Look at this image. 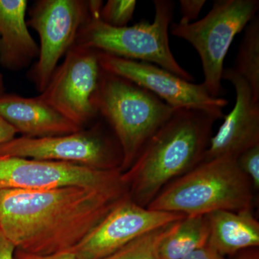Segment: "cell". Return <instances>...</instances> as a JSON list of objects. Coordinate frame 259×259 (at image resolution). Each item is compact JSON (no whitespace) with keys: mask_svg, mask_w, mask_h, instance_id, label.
I'll use <instances>...</instances> for the list:
<instances>
[{"mask_svg":"<svg viewBox=\"0 0 259 259\" xmlns=\"http://www.w3.org/2000/svg\"><path fill=\"white\" fill-rule=\"evenodd\" d=\"M209 225L207 245L223 256L258 248L259 223L252 209L218 210L206 215Z\"/></svg>","mask_w":259,"mask_h":259,"instance_id":"obj_16","label":"cell"},{"mask_svg":"<svg viewBox=\"0 0 259 259\" xmlns=\"http://www.w3.org/2000/svg\"><path fill=\"white\" fill-rule=\"evenodd\" d=\"M88 5L90 15L80 29L75 44L123 59L151 63L193 82V76L177 62L170 49L168 32L175 12L173 1H153L152 23L141 22L120 28L102 21V1H88Z\"/></svg>","mask_w":259,"mask_h":259,"instance_id":"obj_4","label":"cell"},{"mask_svg":"<svg viewBox=\"0 0 259 259\" xmlns=\"http://www.w3.org/2000/svg\"><path fill=\"white\" fill-rule=\"evenodd\" d=\"M253 190L236 158H212L168 184L147 208L186 216L252 209Z\"/></svg>","mask_w":259,"mask_h":259,"instance_id":"obj_3","label":"cell"},{"mask_svg":"<svg viewBox=\"0 0 259 259\" xmlns=\"http://www.w3.org/2000/svg\"><path fill=\"white\" fill-rule=\"evenodd\" d=\"M209 112L177 108L122 173L127 196L148 207L166 186L203 161L214 122Z\"/></svg>","mask_w":259,"mask_h":259,"instance_id":"obj_2","label":"cell"},{"mask_svg":"<svg viewBox=\"0 0 259 259\" xmlns=\"http://www.w3.org/2000/svg\"><path fill=\"white\" fill-rule=\"evenodd\" d=\"M186 215L153 210L125 195L71 250L77 259H103L146 233Z\"/></svg>","mask_w":259,"mask_h":259,"instance_id":"obj_12","label":"cell"},{"mask_svg":"<svg viewBox=\"0 0 259 259\" xmlns=\"http://www.w3.org/2000/svg\"><path fill=\"white\" fill-rule=\"evenodd\" d=\"M96 106L120 146L122 173L132 166L148 139L177 109L136 83L103 69Z\"/></svg>","mask_w":259,"mask_h":259,"instance_id":"obj_5","label":"cell"},{"mask_svg":"<svg viewBox=\"0 0 259 259\" xmlns=\"http://www.w3.org/2000/svg\"><path fill=\"white\" fill-rule=\"evenodd\" d=\"M16 246L0 230V259H15Z\"/></svg>","mask_w":259,"mask_h":259,"instance_id":"obj_25","label":"cell"},{"mask_svg":"<svg viewBox=\"0 0 259 259\" xmlns=\"http://www.w3.org/2000/svg\"><path fill=\"white\" fill-rule=\"evenodd\" d=\"M205 3V0H180L182 18L179 23L186 25L195 21Z\"/></svg>","mask_w":259,"mask_h":259,"instance_id":"obj_22","label":"cell"},{"mask_svg":"<svg viewBox=\"0 0 259 259\" xmlns=\"http://www.w3.org/2000/svg\"><path fill=\"white\" fill-rule=\"evenodd\" d=\"M206 215L185 216L167 227L158 247L160 259H182L208 243Z\"/></svg>","mask_w":259,"mask_h":259,"instance_id":"obj_17","label":"cell"},{"mask_svg":"<svg viewBox=\"0 0 259 259\" xmlns=\"http://www.w3.org/2000/svg\"><path fill=\"white\" fill-rule=\"evenodd\" d=\"M15 259H77L71 252H65V253H56L51 255H37L27 253L16 249L15 253Z\"/></svg>","mask_w":259,"mask_h":259,"instance_id":"obj_23","label":"cell"},{"mask_svg":"<svg viewBox=\"0 0 259 259\" xmlns=\"http://www.w3.org/2000/svg\"><path fill=\"white\" fill-rule=\"evenodd\" d=\"M258 0H217L200 20L190 24L171 23L174 36L190 44L198 53L207 93L221 97L225 58L235 37L256 16Z\"/></svg>","mask_w":259,"mask_h":259,"instance_id":"obj_6","label":"cell"},{"mask_svg":"<svg viewBox=\"0 0 259 259\" xmlns=\"http://www.w3.org/2000/svg\"><path fill=\"white\" fill-rule=\"evenodd\" d=\"M223 80L229 81L234 88L236 103L209 140L203 161L220 157L237 158L246 150L259 145V102L253 101L249 85L233 68L224 69Z\"/></svg>","mask_w":259,"mask_h":259,"instance_id":"obj_13","label":"cell"},{"mask_svg":"<svg viewBox=\"0 0 259 259\" xmlns=\"http://www.w3.org/2000/svg\"><path fill=\"white\" fill-rule=\"evenodd\" d=\"M0 115L25 137L61 136L82 130L39 97L27 98L14 94H2Z\"/></svg>","mask_w":259,"mask_h":259,"instance_id":"obj_14","label":"cell"},{"mask_svg":"<svg viewBox=\"0 0 259 259\" xmlns=\"http://www.w3.org/2000/svg\"><path fill=\"white\" fill-rule=\"evenodd\" d=\"M17 134L16 131L0 115V145L15 139Z\"/></svg>","mask_w":259,"mask_h":259,"instance_id":"obj_26","label":"cell"},{"mask_svg":"<svg viewBox=\"0 0 259 259\" xmlns=\"http://www.w3.org/2000/svg\"><path fill=\"white\" fill-rule=\"evenodd\" d=\"M89 15L88 1L81 0H40L32 8L27 24L38 34L40 47L30 78L39 93L47 88L59 60L74 45Z\"/></svg>","mask_w":259,"mask_h":259,"instance_id":"obj_9","label":"cell"},{"mask_svg":"<svg viewBox=\"0 0 259 259\" xmlns=\"http://www.w3.org/2000/svg\"><path fill=\"white\" fill-rule=\"evenodd\" d=\"M233 69L249 85L253 101L259 102V18L255 16L244 29Z\"/></svg>","mask_w":259,"mask_h":259,"instance_id":"obj_18","label":"cell"},{"mask_svg":"<svg viewBox=\"0 0 259 259\" xmlns=\"http://www.w3.org/2000/svg\"><path fill=\"white\" fill-rule=\"evenodd\" d=\"M125 195L124 187L0 191V230L27 253L70 252Z\"/></svg>","mask_w":259,"mask_h":259,"instance_id":"obj_1","label":"cell"},{"mask_svg":"<svg viewBox=\"0 0 259 259\" xmlns=\"http://www.w3.org/2000/svg\"><path fill=\"white\" fill-rule=\"evenodd\" d=\"M28 1L0 0V64L19 71L38 56L39 47L25 20Z\"/></svg>","mask_w":259,"mask_h":259,"instance_id":"obj_15","label":"cell"},{"mask_svg":"<svg viewBox=\"0 0 259 259\" xmlns=\"http://www.w3.org/2000/svg\"><path fill=\"white\" fill-rule=\"evenodd\" d=\"M137 2L135 0H109L102 5L100 17L102 21L112 27L127 26L134 17Z\"/></svg>","mask_w":259,"mask_h":259,"instance_id":"obj_20","label":"cell"},{"mask_svg":"<svg viewBox=\"0 0 259 259\" xmlns=\"http://www.w3.org/2000/svg\"><path fill=\"white\" fill-rule=\"evenodd\" d=\"M228 259H259L258 248H249L238 252Z\"/></svg>","mask_w":259,"mask_h":259,"instance_id":"obj_27","label":"cell"},{"mask_svg":"<svg viewBox=\"0 0 259 259\" xmlns=\"http://www.w3.org/2000/svg\"><path fill=\"white\" fill-rule=\"evenodd\" d=\"M98 51L74 44L39 97L81 128L98 115Z\"/></svg>","mask_w":259,"mask_h":259,"instance_id":"obj_7","label":"cell"},{"mask_svg":"<svg viewBox=\"0 0 259 259\" xmlns=\"http://www.w3.org/2000/svg\"><path fill=\"white\" fill-rule=\"evenodd\" d=\"M98 59L104 71L136 83L174 108L202 110L219 119L224 117L223 109L228 100L210 96L202 83L190 82L151 63L123 59L100 51Z\"/></svg>","mask_w":259,"mask_h":259,"instance_id":"obj_11","label":"cell"},{"mask_svg":"<svg viewBox=\"0 0 259 259\" xmlns=\"http://www.w3.org/2000/svg\"><path fill=\"white\" fill-rule=\"evenodd\" d=\"M168 226L136 238L113 254L103 259H160L158 244Z\"/></svg>","mask_w":259,"mask_h":259,"instance_id":"obj_19","label":"cell"},{"mask_svg":"<svg viewBox=\"0 0 259 259\" xmlns=\"http://www.w3.org/2000/svg\"><path fill=\"white\" fill-rule=\"evenodd\" d=\"M182 259H228L227 257L223 256L212 249L208 245L194 250L190 254L184 257Z\"/></svg>","mask_w":259,"mask_h":259,"instance_id":"obj_24","label":"cell"},{"mask_svg":"<svg viewBox=\"0 0 259 259\" xmlns=\"http://www.w3.org/2000/svg\"><path fill=\"white\" fill-rule=\"evenodd\" d=\"M238 166L248 177L253 190L259 189V145L246 150L236 158Z\"/></svg>","mask_w":259,"mask_h":259,"instance_id":"obj_21","label":"cell"},{"mask_svg":"<svg viewBox=\"0 0 259 259\" xmlns=\"http://www.w3.org/2000/svg\"><path fill=\"white\" fill-rule=\"evenodd\" d=\"M2 94H3V93H0V95H2Z\"/></svg>","mask_w":259,"mask_h":259,"instance_id":"obj_29","label":"cell"},{"mask_svg":"<svg viewBox=\"0 0 259 259\" xmlns=\"http://www.w3.org/2000/svg\"><path fill=\"white\" fill-rule=\"evenodd\" d=\"M0 156L66 162L100 170L120 169L122 162L118 143L99 127L61 136L15 138L0 145Z\"/></svg>","mask_w":259,"mask_h":259,"instance_id":"obj_8","label":"cell"},{"mask_svg":"<svg viewBox=\"0 0 259 259\" xmlns=\"http://www.w3.org/2000/svg\"><path fill=\"white\" fill-rule=\"evenodd\" d=\"M5 85L3 75L0 74V93H4Z\"/></svg>","mask_w":259,"mask_h":259,"instance_id":"obj_28","label":"cell"},{"mask_svg":"<svg viewBox=\"0 0 259 259\" xmlns=\"http://www.w3.org/2000/svg\"><path fill=\"white\" fill-rule=\"evenodd\" d=\"M69 186L125 188L119 168L100 170L66 162L0 156V191H41Z\"/></svg>","mask_w":259,"mask_h":259,"instance_id":"obj_10","label":"cell"}]
</instances>
